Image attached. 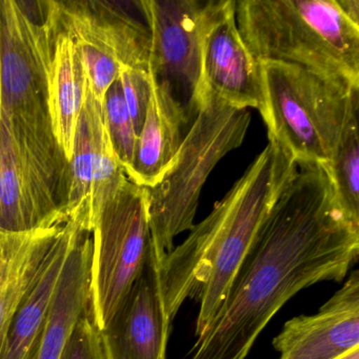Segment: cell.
Here are the masks:
<instances>
[{
    "instance_id": "cell-1",
    "label": "cell",
    "mask_w": 359,
    "mask_h": 359,
    "mask_svg": "<svg viewBox=\"0 0 359 359\" xmlns=\"http://www.w3.org/2000/svg\"><path fill=\"white\" fill-rule=\"evenodd\" d=\"M359 224L338 205L323 165L298 172L273 205L190 359H245L272 317L302 289L341 281L358 262Z\"/></svg>"
},
{
    "instance_id": "cell-2",
    "label": "cell",
    "mask_w": 359,
    "mask_h": 359,
    "mask_svg": "<svg viewBox=\"0 0 359 359\" xmlns=\"http://www.w3.org/2000/svg\"><path fill=\"white\" fill-rule=\"evenodd\" d=\"M297 172L283 149L269 142L208 217L163 255L161 287L171 320L191 298L199 304L195 335L209 329L260 226Z\"/></svg>"
},
{
    "instance_id": "cell-3",
    "label": "cell",
    "mask_w": 359,
    "mask_h": 359,
    "mask_svg": "<svg viewBox=\"0 0 359 359\" xmlns=\"http://www.w3.org/2000/svg\"><path fill=\"white\" fill-rule=\"evenodd\" d=\"M46 55L47 37L33 4L0 0V128L66 211L70 167L50 116Z\"/></svg>"
},
{
    "instance_id": "cell-4",
    "label": "cell",
    "mask_w": 359,
    "mask_h": 359,
    "mask_svg": "<svg viewBox=\"0 0 359 359\" xmlns=\"http://www.w3.org/2000/svg\"><path fill=\"white\" fill-rule=\"evenodd\" d=\"M237 28L258 62L295 65L359 88V22L341 0H235Z\"/></svg>"
},
{
    "instance_id": "cell-5",
    "label": "cell",
    "mask_w": 359,
    "mask_h": 359,
    "mask_svg": "<svg viewBox=\"0 0 359 359\" xmlns=\"http://www.w3.org/2000/svg\"><path fill=\"white\" fill-rule=\"evenodd\" d=\"M251 123L248 109H238L205 87L203 104L175 156L158 182L146 188L151 235L170 253L174 239L190 231L199 197L220 159L243 144Z\"/></svg>"
},
{
    "instance_id": "cell-6",
    "label": "cell",
    "mask_w": 359,
    "mask_h": 359,
    "mask_svg": "<svg viewBox=\"0 0 359 359\" xmlns=\"http://www.w3.org/2000/svg\"><path fill=\"white\" fill-rule=\"evenodd\" d=\"M259 112L274 142L298 165H327L339 142L353 96L348 88L295 65L259 62Z\"/></svg>"
},
{
    "instance_id": "cell-7",
    "label": "cell",
    "mask_w": 359,
    "mask_h": 359,
    "mask_svg": "<svg viewBox=\"0 0 359 359\" xmlns=\"http://www.w3.org/2000/svg\"><path fill=\"white\" fill-rule=\"evenodd\" d=\"M92 238L88 314L108 325L140 275L152 243L147 190L126 178L90 213Z\"/></svg>"
},
{
    "instance_id": "cell-8",
    "label": "cell",
    "mask_w": 359,
    "mask_h": 359,
    "mask_svg": "<svg viewBox=\"0 0 359 359\" xmlns=\"http://www.w3.org/2000/svg\"><path fill=\"white\" fill-rule=\"evenodd\" d=\"M150 31L149 72L186 125L203 104V41L214 0H138Z\"/></svg>"
},
{
    "instance_id": "cell-9",
    "label": "cell",
    "mask_w": 359,
    "mask_h": 359,
    "mask_svg": "<svg viewBox=\"0 0 359 359\" xmlns=\"http://www.w3.org/2000/svg\"><path fill=\"white\" fill-rule=\"evenodd\" d=\"M58 22L74 39L94 97L102 104L121 68H148L151 36L146 20L123 4L100 0L54 1Z\"/></svg>"
},
{
    "instance_id": "cell-10",
    "label": "cell",
    "mask_w": 359,
    "mask_h": 359,
    "mask_svg": "<svg viewBox=\"0 0 359 359\" xmlns=\"http://www.w3.org/2000/svg\"><path fill=\"white\" fill-rule=\"evenodd\" d=\"M165 254L152 238L140 275L100 331L106 359H165L172 320L161 287Z\"/></svg>"
},
{
    "instance_id": "cell-11",
    "label": "cell",
    "mask_w": 359,
    "mask_h": 359,
    "mask_svg": "<svg viewBox=\"0 0 359 359\" xmlns=\"http://www.w3.org/2000/svg\"><path fill=\"white\" fill-rule=\"evenodd\" d=\"M203 76L205 87L226 104L262 108L259 62L239 34L235 0H214L203 35Z\"/></svg>"
},
{
    "instance_id": "cell-12",
    "label": "cell",
    "mask_w": 359,
    "mask_h": 359,
    "mask_svg": "<svg viewBox=\"0 0 359 359\" xmlns=\"http://www.w3.org/2000/svg\"><path fill=\"white\" fill-rule=\"evenodd\" d=\"M279 359H339L359 348V271L317 314L294 317L273 339Z\"/></svg>"
},
{
    "instance_id": "cell-13",
    "label": "cell",
    "mask_w": 359,
    "mask_h": 359,
    "mask_svg": "<svg viewBox=\"0 0 359 359\" xmlns=\"http://www.w3.org/2000/svg\"><path fill=\"white\" fill-rule=\"evenodd\" d=\"M69 167L68 217L83 205H89L91 213L109 192L127 178L113 150L102 104L94 97L89 85L77 123Z\"/></svg>"
},
{
    "instance_id": "cell-14",
    "label": "cell",
    "mask_w": 359,
    "mask_h": 359,
    "mask_svg": "<svg viewBox=\"0 0 359 359\" xmlns=\"http://www.w3.org/2000/svg\"><path fill=\"white\" fill-rule=\"evenodd\" d=\"M47 37L48 100L54 134L70 161L81 107L87 93V74L74 39L56 18L52 1H39Z\"/></svg>"
},
{
    "instance_id": "cell-15",
    "label": "cell",
    "mask_w": 359,
    "mask_h": 359,
    "mask_svg": "<svg viewBox=\"0 0 359 359\" xmlns=\"http://www.w3.org/2000/svg\"><path fill=\"white\" fill-rule=\"evenodd\" d=\"M83 228L89 230V212L79 210L62 226L41 275L16 313L0 352V359H35L36 357L60 275Z\"/></svg>"
},
{
    "instance_id": "cell-16",
    "label": "cell",
    "mask_w": 359,
    "mask_h": 359,
    "mask_svg": "<svg viewBox=\"0 0 359 359\" xmlns=\"http://www.w3.org/2000/svg\"><path fill=\"white\" fill-rule=\"evenodd\" d=\"M65 224L26 233L0 232V352Z\"/></svg>"
},
{
    "instance_id": "cell-17",
    "label": "cell",
    "mask_w": 359,
    "mask_h": 359,
    "mask_svg": "<svg viewBox=\"0 0 359 359\" xmlns=\"http://www.w3.org/2000/svg\"><path fill=\"white\" fill-rule=\"evenodd\" d=\"M92 238L79 232L60 275L35 359H62L73 330L89 309Z\"/></svg>"
},
{
    "instance_id": "cell-18",
    "label": "cell",
    "mask_w": 359,
    "mask_h": 359,
    "mask_svg": "<svg viewBox=\"0 0 359 359\" xmlns=\"http://www.w3.org/2000/svg\"><path fill=\"white\" fill-rule=\"evenodd\" d=\"M151 81L150 104L127 173L131 182L144 188H151L158 182L189 129L169 96L155 83L152 76Z\"/></svg>"
},
{
    "instance_id": "cell-19",
    "label": "cell",
    "mask_w": 359,
    "mask_h": 359,
    "mask_svg": "<svg viewBox=\"0 0 359 359\" xmlns=\"http://www.w3.org/2000/svg\"><path fill=\"white\" fill-rule=\"evenodd\" d=\"M359 92L353 96L339 142L325 165L338 205L348 219L359 224Z\"/></svg>"
},
{
    "instance_id": "cell-20",
    "label": "cell",
    "mask_w": 359,
    "mask_h": 359,
    "mask_svg": "<svg viewBox=\"0 0 359 359\" xmlns=\"http://www.w3.org/2000/svg\"><path fill=\"white\" fill-rule=\"evenodd\" d=\"M102 112L113 150L127 175L133 161L137 135L118 79L106 92Z\"/></svg>"
},
{
    "instance_id": "cell-21",
    "label": "cell",
    "mask_w": 359,
    "mask_h": 359,
    "mask_svg": "<svg viewBox=\"0 0 359 359\" xmlns=\"http://www.w3.org/2000/svg\"><path fill=\"white\" fill-rule=\"evenodd\" d=\"M123 97L133 121L136 135L140 133L152 95L148 68H121L118 76Z\"/></svg>"
},
{
    "instance_id": "cell-22",
    "label": "cell",
    "mask_w": 359,
    "mask_h": 359,
    "mask_svg": "<svg viewBox=\"0 0 359 359\" xmlns=\"http://www.w3.org/2000/svg\"><path fill=\"white\" fill-rule=\"evenodd\" d=\"M62 359H106L100 332L88 312L81 317L73 330Z\"/></svg>"
},
{
    "instance_id": "cell-23",
    "label": "cell",
    "mask_w": 359,
    "mask_h": 359,
    "mask_svg": "<svg viewBox=\"0 0 359 359\" xmlns=\"http://www.w3.org/2000/svg\"><path fill=\"white\" fill-rule=\"evenodd\" d=\"M339 359H359V348L351 351V352H348V354L344 355V356Z\"/></svg>"
}]
</instances>
